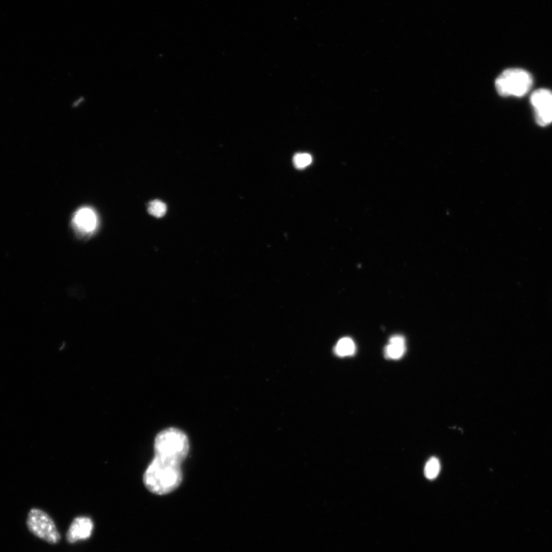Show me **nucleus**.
I'll return each instance as SVG.
<instances>
[{
	"mask_svg": "<svg viewBox=\"0 0 552 552\" xmlns=\"http://www.w3.org/2000/svg\"><path fill=\"white\" fill-rule=\"evenodd\" d=\"M26 525L31 534L49 544L55 545L60 541L61 537L54 521L41 509H33L29 511Z\"/></svg>",
	"mask_w": 552,
	"mask_h": 552,
	"instance_id": "3",
	"label": "nucleus"
},
{
	"mask_svg": "<svg viewBox=\"0 0 552 552\" xmlns=\"http://www.w3.org/2000/svg\"><path fill=\"white\" fill-rule=\"evenodd\" d=\"M440 469L441 467L439 460L436 457H432L428 460L425 466V477L430 480L435 479L440 474Z\"/></svg>",
	"mask_w": 552,
	"mask_h": 552,
	"instance_id": "9",
	"label": "nucleus"
},
{
	"mask_svg": "<svg viewBox=\"0 0 552 552\" xmlns=\"http://www.w3.org/2000/svg\"><path fill=\"white\" fill-rule=\"evenodd\" d=\"M94 525L91 519L78 517L75 519L67 532L66 538L69 543L90 538L92 536Z\"/></svg>",
	"mask_w": 552,
	"mask_h": 552,
	"instance_id": "5",
	"label": "nucleus"
},
{
	"mask_svg": "<svg viewBox=\"0 0 552 552\" xmlns=\"http://www.w3.org/2000/svg\"><path fill=\"white\" fill-rule=\"evenodd\" d=\"M294 164L299 169H303L312 162V157L309 154H298L294 156Z\"/></svg>",
	"mask_w": 552,
	"mask_h": 552,
	"instance_id": "11",
	"label": "nucleus"
},
{
	"mask_svg": "<svg viewBox=\"0 0 552 552\" xmlns=\"http://www.w3.org/2000/svg\"><path fill=\"white\" fill-rule=\"evenodd\" d=\"M530 102L534 108L536 121L541 127L552 123V92L538 90L532 93Z\"/></svg>",
	"mask_w": 552,
	"mask_h": 552,
	"instance_id": "4",
	"label": "nucleus"
},
{
	"mask_svg": "<svg viewBox=\"0 0 552 552\" xmlns=\"http://www.w3.org/2000/svg\"><path fill=\"white\" fill-rule=\"evenodd\" d=\"M534 85V78L524 69L509 68L496 80L497 92L504 97H524Z\"/></svg>",
	"mask_w": 552,
	"mask_h": 552,
	"instance_id": "2",
	"label": "nucleus"
},
{
	"mask_svg": "<svg viewBox=\"0 0 552 552\" xmlns=\"http://www.w3.org/2000/svg\"><path fill=\"white\" fill-rule=\"evenodd\" d=\"M356 351V344L350 338L341 339L334 348V353L339 357L352 356Z\"/></svg>",
	"mask_w": 552,
	"mask_h": 552,
	"instance_id": "8",
	"label": "nucleus"
},
{
	"mask_svg": "<svg viewBox=\"0 0 552 552\" xmlns=\"http://www.w3.org/2000/svg\"><path fill=\"white\" fill-rule=\"evenodd\" d=\"M406 352L405 339L400 335L393 336L386 349H384V354L388 359L398 360L400 359L404 354Z\"/></svg>",
	"mask_w": 552,
	"mask_h": 552,
	"instance_id": "7",
	"label": "nucleus"
},
{
	"mask_svg": "<svg viewBox=\"0 0 552 552\" xmlns=\"http://www.w3.org/2000/svg\"><path fill=\"white\" fill-rule=\"evenodd\" d=\"M149 213L156 218H163L166 213V206L161 201L155 200L152 201L147 208Z\"/></svg>",
	"mask_w": 552,
	"mask_h": 552,
	"instance_id": "10",
	"label": "nucleus"
},
{
	"mask_svg": "<svg viewBox=\"0 0 552 552\" xmlns=\"http://www.w3.org/2000/svg\"><path fill=\"white\" fill-rule=\"evenodd\" d=\"M154 457L143 476L145 487L152 494H171L183 482L181 465L190 451V441L179 428L161 430L154 439Z\"/></svg>",
	"mask_w": 552,
	"mask_h": 552,
	"instance_id": "1",
	"label": "nucleus"
},
{
	"mask_svg": "<svg viewBox=\"0 0 552 552\" xmlns=\"http://www.w3.org/2000/svg\"><path fill=\"white\" fill-rule=\"evenodd\" d=\"M73 225L78 231L90 233L95 230L97 224V216L92 209L84 207L75 212Z\"/></svg>",
	"mask_w": 552,
	"mask_h": 552,
	"instance_id": "6",
	"label": "nucleus"
}]
</instances>
